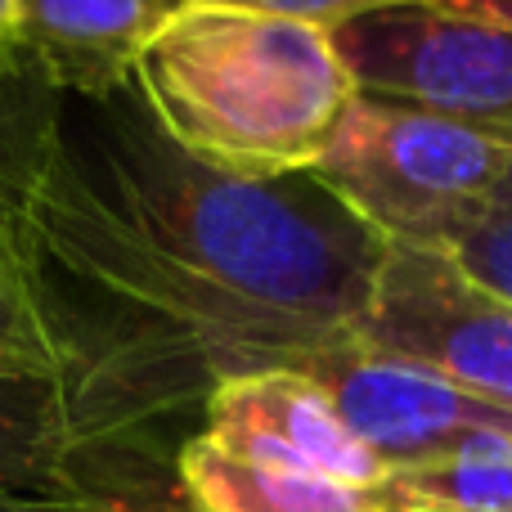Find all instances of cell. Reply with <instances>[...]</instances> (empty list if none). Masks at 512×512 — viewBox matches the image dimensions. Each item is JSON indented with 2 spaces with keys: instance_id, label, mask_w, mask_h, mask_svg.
Wrapping results in <instances>:
<instances>
[{
  "instance_id": "cell-1",
  "label": "cell",
  "mask_w": 512,
  "mask_h": 512,
  "mask_svg": "<svg viewBox=\"0 0 512 512\" xmlns=\"http://www.w3.org/2000/svg\"><path fill=\"white\" fill-rule=\"evenodd\" d=\"M23 252L95 441L153 486L221 382L360 337L387 243L315 176L189 158L140 90L59 99Z\"/></svg>"
},
{
  "instance_id": "cell-2",
  "label": "cell",
  "mask_w": 512,
  "mask_h": 512,
  "mask_svg": "<svg viewBox=\"0 0 512 512\" xmlns=\"http://www.w3.org/2000/svg\"><path fill=\"white\" fill-rule=\"evenodd\" d=\"M153 122L216 171H315L360 99L333 32L216 5H180L135 63Z\"/></svg>"
},
{
  "instance_id": "cell-3",
  "label": "cell",
  "mask_w": 512,
  "mask_h": 512,
  "mask_svg": "<svg viewBox=\"0 0 512 512\" xmlns=\"http://www.w3.org/2000/svg\"><path fill=\"white\" fill-rule=\"evenodd\" d=\"M512 144L459 117L360 95L315 176L378 234L405 248H445L454 230L495 203Z\"/></svg>"
},
{
  "instance_id": "cell-4",
  "label": "cell",
  "mask_w": 512,
  "mask_h": 512,
  "mask_svg": "<svg viewBox=\"0 0 512 512\" xmlns=\"http://www.w3.org/2000/svg\"><path fill=\"white\" fill-rule=\"evenodd\" d=\"M360 95L459 117L512 144V27L432 5H396L333 27Z\"/></svg>"
},
{
  "instance_id": "cell-5",
  "label": "cell",
  "mask_w": 512,
  "mask_h": 512,
  "mask_svg": "<svg viewBox=\"0 0 512 512\" xmlns=\"http://www.w3.org/2000/svg\"><path fill=\"white\" fill-rule=\"evenodd\" d=\"M360 342L512 409V301L486 292L436 248L387 243Z\"/></svg>"
},
{
  "instance_id": "cell-6",
  "label": "cell",
  "mask_w": 512,
  "mask_h": 512,
  "mask_svg": "<svg viewBox=\"0 0 512 512\" xmlns=\"http://www.w3.org/2000/svg\"><path fill=\"white\" fill-rule=\"evenodd\" d=\"M297 373L315 378L342 423L387 472L445 459L495 436L512 441V409L490 405L432 369L373 351L360 337L310 355Z\"/></svg>"
},
{
  "instance_id": "cell-7",
  "label": "cell",
  "mask_w": 512,
  "mask_h": 512,
  "mask_svg": "<svg viewBox=\"0 0 512 512\" xmlns=\"http://www.w3.org/2000/svg\"><path fill=\"white\" fill-rule=\"evenodd\" d=\"M198 436L239 459L310 472L355 490H373L387 477L378 454L360 445L315 378L297 369H265L221 382L203 405Z\"/></svg>"
},
{
  "instance_id": "cell-8",
  "label": "cell",
  "mask_w": 512,
  "mask_h": 512,
  "mask_svg": "<svg viewBox=\"0 0 512 512\" xmlns=\"http://www.w3.org/2000/svg\"><path fill=\"white\" fill-rule=\"evenodd\" d=\"M0 495L176 499L180 486H153L113 459L86 427L72 378H0Z\"/></svg>"
},
{
  "instance_id": "cell-9",
  "label": "cell",
  "mask_w": 512,
  "mask_h": 512,
  "mask_svg": "<svg viewBox=\"0 0 512 512\" xmlns=\"http://www.w3.org/2000/svg\"><path fill=\"white\" fill-rule=\"evenodd\" d=\"M185 0H18L27 68L59 95L104 99L131 86L144 45Z\"/></svg>"
},
{
  "instance_id": "cell-10",
  "label": "cell",
  "mask_w": 512,
  "mask_h": 512,
  "mask_svg": "<svg viewBox=\"0 0 512 512\" xmlns=\"http://www.w3.org/2000/svg\"><path fill=\"white\" fill-rule=\"evenodd\" d=\"M176 486L189 512H369V490L239 459L198 432L176 454Z\"/></svg>"
},
{
  "instance_id": "cell-11",
  "label": "cell",
  "mask_w": 512,
  "mask_h": 512,
  "mask_svg": "<svg viewBox=\"0 0 512 512\" xmlns=\"http://www.w3.org/2000/svg\"><path fill=\"white\" fill-rule=\"evenodd\" d=\"M369 512H512V441L495 436L445 459L391 468L369 490Z\"/></svg>"
},
{
  "instance_id": "cell-12",
  "label": "cell",
  "mask_w": 512,
  "mask_h": 512,
  "mask_svg": "<svg viewBox=\"0 0 512 512\" xmlns=\"http://www.w3.org/2000/svg\"><path fill=\"white\" fill-rule=\"evenodd\" d=\"M59 90L32 68L0 86V239L23 243L45 162H50Z\"/></svg>"
},
{
  "instance_id": "cell-13",
  "label": "cell",
  "mask_w": 512,
  "mask_h": 512,
  "mask_svg": "<svg viewBox=\"0 0 512 512\" xmlns=\"http://www.w3.org/2000/svg\"><path fill=\"white\" fill-rule=\"evenodd\" d=\"M72 369L23 243L0 239V378H63Z\"/></svg>"
},
{
  "instance_id": "cell-14",
  "label": "cell",
  "mask_w": 512,
  "mask_h": 512,
  "mask_svg": "<svg viewBox=\"0 0 512 512\" xmlns=\"http://www.w3.org/2000/svg\"><path fill=\"white\" fill-rule=\"evenodd\" d=\"M445 256L459 261V270L468 279H477L486 292L512 301V212L508 207L486 203L481 212H472L459 230L445 239Z\"/></svg>"
},
{
  "instance_id": "cell-15",
  "label": "cell",
  "mask_w": 512,
  "mask_h": 512,
  "mask_svg": "<svg viewBox=\"0 0 512 512\" xmlns=\"http://www.w3.org/2000/svg\"><path fill=\"white\" fill-rule=\"evenodd\" d=\"M185 5H216V9H243V14H270V18H292V23L310 27H333L351 23V18L378 14V9L396 5H423V0H185Z\"/></svg>"
},
{
  "instance_id": "cell-16",
  "label": "cell",
  "mask_w": 512,
  "mask_h": 512,
  "mask_svg": "<svg viewBox=\"0 0 512 512\" xmlns=\"http://www.w3.org/2000/svg\"><path fill=\"white\" fill-rule=\"evenodd\" d=\"M45 512H189L185 499H135V495H90V499H54Z\"/></svg>"
},
{
  "instance_id": "cell-17",
  "label": "cell",
  "mask_w": 512,
  "mask_h": 512,
  "mask_svg": "<svg viewBox=\"0 0 512 512\" xmlns=\"http://www.w3.org/2000/svg\"><path fill=\"white\" fill-rule=\"evenodd\" d=\"M27 72V50H23V23H18V0H0V86L9 77Z\"/></svg>"
},
{
  "instance_id": "cell-18",
  "label": "cell",
  "mask_w": 512,
  "mask_h": 512,
  "mask_svg": "<svg viewBox=\"0 0 512 512\" xmlns=\"http://www.w3.org/2000/svg\"><path fill=\"white\" fill-rule=\"evenodd\" d=\"M432 5L450 9L459 18H477V23L512 27V0H432Z\"/></svg>"
},
{
  "instance_id": "cell-19",
  "label": "cell",
  "mask_w": 512,
  "mask_h": 512,
  "mask_svg": "<svg viewBox=\"0 0 512 512\" xmlns=\"http://www.w3.org/2000/svg\"><path fill=\"white\" fill-rule=\"evenodd\" d=\"M54 499H32V495H0V512H45Z\"/></svg>"
},
{
  "instance_id": "cell-20",
  "label": "cell",
  "mask_w": 512,
  "mask_h": 512,
  "mask_svg": "<svg viewBox=\"0 0 512 512\" xmlns=\"http://www.w3.org/2000/svg\"><path fill=\"white\" fill-rule=\"evenodd\" d=\"M495 207H508L512 212V162H508L504 180H499V189H495Z\"/></svg>"
}]
</instances>
